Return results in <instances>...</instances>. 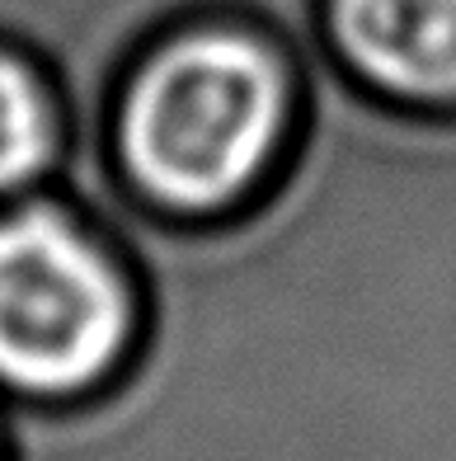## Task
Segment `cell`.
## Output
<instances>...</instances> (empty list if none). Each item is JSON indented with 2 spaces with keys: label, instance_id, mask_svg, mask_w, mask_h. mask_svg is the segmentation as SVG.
I'll return each instance as SVG.
<instances>
[{
  "label": "cell",
  "instance_id": "6da1fadb",
  "mask_svg": "<svg viewBox=\"0 0 456 461\" xmlns=\"http://www.w3.org/2000/svg\"><path fill=\"white\" fill-rule=\"evenodd\" d=\"M292 109V71L255 24L193 19L151 43L122 80L113 156L156 212L217 221L273 175Z\"/></svg>",
  "mask_w": 456,
  "mask_h": 461
},
{
  "label": "cell",
  "instance_id": "7a4b0ae2",
  "mask_svg": "<svg viewBox=\"0 0 456 461\" xmlns=\"http://www.w3.org/2000/svg\"><path fill=\"white\" fill-rule=\"evenodd\" d=\"M122 259L67 203L33 194L0 207V382L71 395L99 382L137 330Z\"/></svg>",
  "mask_w": 456,
  "mask_h": 461
},
{
  "label": "cell",
  "instance_id": "3957f363",
  "mask_svg": "<svg viewBox=\"0 0 456 461\" xmlns=\"http://www.w3.org/2000/svg\"><path fill=\"white\" fill-rule=\"evenodd\" d=\"M339 61L405 109H456V0H325Z\"/></svg>",
  "mask_w": 456,
  "mask_h": 461
},
{
  "label": "cell",
  "instance_id": "277c9868",
  "mask_svg": "<svg viewBox=\"0 0 456 461\" xmlns=\"http://www.w3.org/2000/svg\"><path fill=\"white\" fill-rule=\"evenodd\" d=\"M61 109L52 80L19 48L0 43V203L33 198L57 170Z\"/></svg>",
  "mask_w": 456,
  "mask_h": 461
}]
</instances>
